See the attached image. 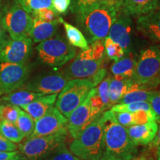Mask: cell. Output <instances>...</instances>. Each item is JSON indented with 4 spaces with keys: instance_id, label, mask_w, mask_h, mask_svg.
Wrapping results in <instances>:
<instances>
[{
    "instance_id": "cell-18",
    "label": "cell",
    "mask_w": 160,
    "mask_h": 160,
    "mask_svg": "<svg viewBox=\"0 0 160 160\" xmlns=\"http://www.w3.org/2000/svg\"><path fill=\"white\" fill-rule=\"evenodd\" d=\"M159 0H117L119 13L130 16L146 14L157 8Z\"/></svg>"
},
{
    "instance_id": "cell-21",
    "label": "cell",
    "mask_w": 160,
    "mask_h": 160,
    "mask_svg": "<svg viewBox=\"0 0 160 160\" xmlns=\"http://www.w3.org/2000/svg\"><path fill=\"white\" fill-rule=\"evenodd\" d=\"M132 82V79H125L120 76H114L112 78L109 86V108L128 93Z\"/></svg>"
},
{
    "instance_id": "cell-40",
    "label": "cell",
    "mask_w": 160,
    "mask_h": 160,
    "mask_svg": "<svg viewBox=\"0 0 160 160\" xmlns=\"http://www.w3.org/2000/svg\"><path fill=\"white\" fill-rule=\"evenodd\" d=\"M17 149V145L10 141L0 133V151H14Z\"/></svg>"
},
{
    "instance_id": "cell-34",
    "label": "cell",
    "mask_w": 160,
    "mask_h": 160,
    "mask_svg": "<svg viewBox=\"0 0 160 160\" xmlns=\"http://www.w3.org/2000/svg\"><path fill=\"white\" fill-rule=\"evenodd\" d=\"M111 79V76H108V77L105 78L99 85L96 86L98 95L101 98L103 102L104 111L109 108V86Z\"/></svg>"
},
{
    "instance_id": "cell-5",
    "label": "cell",
    "mask_w": 160,
    "mask_h": 160,
    "mask_svg": "<svg viewBox=\"0 0 160 160\" xmlns=\"http://www.w3.org/2000/svg\"><path fill=\"white\" fill-rule=\"evenodd\" d=\"M93 88L94 85L89 79L69 80L56 100V108L68 119L72 112L83 102Z\"/></svg>"
},
{
    "instance_id": "cell-16",
    "label": "cell",
    "mask_w": 160,
    "mask_h": 160,
    "mask_svg": "<svg viewBox=\"0 0 160 160\" xmlns=\"http://www.w3.org/2000/svg\"><path fill=\"white\" fill-rule=\"evenodd\" d=\"M137 29L142 34L160 43V10L158 8L138 17Z\"/></svg>"
},
{
    "instance_id": "cell-39",
    "label": "cell",
    "mask_w": 160,
    "mask_h": 160,
    "mask_svg": "<svg viewBox=\"0 0 160 160\" xmlns=\"http://www.w3.org/2000/svg\"><path fill=\"white\" fill-rule=\"evenodd\" d=\"M149 102L156 114V120L160 122V89L155 91Z\"/></svg>"
},
{
    "instance_id": "cell-27",
    "label": "cell",
    "mask_w": 160,
    "mask_h": 160,
    "mask_svg": "<svg viewBox=\"0 0 160 160\" xmlns=\"http://www.w3.org/2000/svg\"><path fill=\"white\" fill-rule=\"evenodd\" d=\"M0 133L5 138L14 143L22 141L25 136L14 123L7 121H0Z\"/></svg>"
},
{
    "instance_id": "cell-3",
    "label": "cell",
    "mask_w": 160,
    "mask_h": 160,
    "mask_svg": "<svg viewBox=\"0 0 160 160\" xmlns=\"http://www.w3.org/2000/svg\"><path fill=\"white\" fill-rule=\"evenodd\" d=\"M69 150L82 160H99L104 153L102 113H99L69 145Z\"/></svg>"
},
{
    "instance_id": "cell-10",
    "label": "cell",
    "mask_w": 160,
    "mask_h": 160,
    "mask_svg": "<svg viewBox=\"0 0 160 160\" xmlns=\"http://www.w3.org/2000/svg\"><path fill=\"white\" fill-rule=\"evenodd\" d=\"M33 41L29 37L8 39L0 49V62L16 64L26 63L32 53Z\"/></svg>"
},
{
    "instance_id": "cell-9",
    "label": "cell",
    "mask_w": 160,
    "mask_h": 160,
    "mask_svg": "<svg viewBox=\"0 0 160 160\" xmlns=\"http://www.w3.org/2000/svg\"><path fill=\"white\" fill-rule=\"evenodd\" d=\"M29 73L30 67L26 63H0V96L22 88Z\"/></svg>"
},
{
    "instance_id": "cell-23",
    "label": "cell",
    "mask_w": 160,
    "mask_h": 160,
    "mask_svg": "<svg viewBox=\"0 0 160 160\" xmlns=\"http://www.w3.org/2000/svg\"><path fill=\"white\" fill-rule=\"evenodd\" d=\"M60 23L63 25L68 42L72 46L79 48L82 50L87 49L88 48V42L87 39L79 28L72 25L71 24L66 22L61 17H60Z\"/></svg>"
},
{
    "instance_id": "cell-28",
    "label": "cell",
    "mask_w": 160,
    "mask_h": 160,
    "mask_svg": "<svg viewBox=\"0 0 160 160\" xmlns=\"http://www.w3.org/2000/svg\"><path fill=\"white\" fill-rule=\"evenodd\" d=\"M34 120L27 112L20 109L19 117L15 125L21 131L25 137H29L33 132L35 127Z\"/></svg>"
},
{
    "instance_id": "cell-31",
    "label": "cell",
    "mask_w": 160,
    "mask_h": 160,
    "mask_svg": "<svg viewBox=\"0 0 160 160\" xmlns=\"http://www.w3.org/2000/svg\"><path fill=\"white\" fill-rule=\"evenodd\" d=\"M111 111L116 112H135L139 110H144L148 112H154L152 109L151 105L148 102H139L128 104H117L111 107Z\"/></svg>"
},
{
    "instance_id": "cell-46",
    "label": "cell",
    "mask_w": 160,
    "mask_h": 160,
    "mask_svg": "<svg viewBox=\"0 0 160 160\" xmlns=\"http://www.w3.org/2000/svg\"><path fill=\"white\" fill-rule=\"evenodd\" d=\"M8 160H28V158L26 157L23 153H22L21 152L19 151L17 154L13 156V157L11 158V159H9Z\"/></svg>"
},
{
    "instance_id": "cell-6",
    "label": "cell",
    "mask_w": 160,
    "mask_h": 160,
    "mask_svg": "<svg viewBox=\"0 0 160 160\" xmlns=\"http://www.w3.org/2000/svg\"><path fill=\"white\" fill-rule=\"evenodd\" d=\"M68 129L53 134L28 138L19 144V148L28 160H43L56 148L65 144Z\"/></svg>"
},
{
    "instance_id": "cell-7",
    "label": "cell",
    "mask_w": 160,
    "mask_h": 160,
    "mask_svg": "<svg viewBox=\"0 0 160 160\" xmlns=\"http://www.w3.org/2000/svg\"><path fill=\"white\" fill-rule=\"evenodd\" d=\"M0 21L10 37L17 39L28 37L33 17L15 0L10 5H6Z\"/></svg>"
},
{
    "instance_id": "cell-38",
    "label": "cell",
    "mask_w": 160,
    "mask_h": 160,
    "mask_svg": "<svg viewBox=\"0 0 160 160\" xmlns=\"http://www.w3.org/2000/svg\"><path fill=\"white\" fill-rule=\"evenodd\" d=\"M71 0H52V9L58 14H63L68 11L71 6Z\"/></svg>"
},
{
    "instance_id": "cell-45",
    "label": "cell",
    "mask_w": 160,
    "mask_h": 160,
    "mask_svg": "<svg viewBox=\"0 0 160 160\" xmlns=\"http://www.w3.org/2000/svg\"><path fill=\"white\" fill-rule=\"evenodd\" d=\"M99 160H122L119 158H118L115 156L111 154V153H108V152L104 151L102 156L101 158Z\"/></svg>"
},
{
    "instance_id": "cell-49",
    "label": "cell",
    "mask_w": 160,
    "mask_h": 160,
    "mask_svg": "<svg viewBox=\"0 0 160 160\" xmlns=\"http://www.w3.org/2000/svg\"><path fill=\"white\" fill-rule=\"evenodd\" d=\"M156 148H157V160H160V140L158 142Z\"/></svg>"
},
{
    "instance_id": "cell-44",
    "label": "cell",
    "mask_w": 160,
    "mask_h": 160,
    "mask_svg": "<svg viewBox=\"0 0 160 160\" xmlns=\"http://www.w3.org/2000/svg\"><path fill=\"white\" fill-rule=\"evenodd\" d=\"M19 151H0V160H8L17 154Z\"/></svg>"
},
{
    "instance_id": "cell-14",
    "label": "cell",
    "mask_w": 160,
    "mask_h": 160,
    "mask_svg": "<svg viewBox=\"0 0 160 160\" xmlns=\"http://www.w3.org/2000/svg\"><path fill=\"white\" fill-rule=\"evenodd\" d=\"M95 118L91 114L90 97L88 95L83 102L78 106L68 118V132H69L72 138L75 139Z\"/></svg>"
},
{
    "instance_id": "cell-11",
    "label": "cell",
    "mask_w": 160,
    "mask_h": 160,
    "mask_svg": "<svg viewBox=\"0 0 160 160\" xmlns=\"http://www.w3.org/2000/svg\"><path fill=\"white\" fill-rule=\"evenodd\" d=\"M68 81L64 72H53L33 78L26 84L25 88L44 95L54 94L61 91Z\"/></svg>"
},
{
    "instance_id": "cell-51",
    "label": "cell",
    "mask_w": 160,
    "mask_h": 160,
    "mask_svg": "<svg viewBox=\"0 0 160 160\" xmlns=\"http://www.w3.org/2000/svg\"><path fill=\"white\" fill-rule=\"evenodd\" d=\"M157 8L160 10V1H159V3H158V6H157Z\"/></svg>"
},
{
    "instance_id": "cell-17",
    "label": "cell",
    "mask_w": 160,
    "mask_h": 160,
    "mask_svg": "<svg viewBox=\"0 0 160 160\" xmlns=\"http://www.w3.org/2000/svg\"><path fill=\"white\" fill-rule=\"evenodd\" d=\"M159 125L157 121H152L142 125H135L128 127V137L136 145H147L153 141L157 134Z\"/></svg>"
},
{
    "instance_id": "cell-20",
    "label": "cell",
    "mask_w": 160,
    "mask_h": 160,
    "mask_svg": "<svg viewBox=\"0 0 160 160\" xmlns=\"http://www.w3.org/2000/svg\"><path fill=\"white\" fill-rule=\"evenodd\" d=\"M57 98V93L42 95L38 97L28 105H24L22 108L27 112L35 122L45 114L46 112L53 107Z\"/></svg>"
},
{
    "instance_id": "cell-33",
    "label": "cell",
    "mask_w": 160,
    "mask_h": 160,
    "mask_svg": "<svg viewBox=\"0 0 160 160\" xmlns=\"http://www.w3.org/2000/svg\"><path fill=\"white\" fill-rule=\"evenodd\" d=\"M26 11L31 13L36 10L49 8H52V0H16Z\"/></svg>"
},
{
    "instance_id": "cell-47",
    "label": "cell",
    "mask_w": 160,
    "mask_h": 160,
    "mask_svg": "<svg viewBox=\"0 0 160 160\" xmlns=\"http://www.w3.org/2000/svg\"><path fill=\"white\" fill-rule=\"evenodd\" d=\"M6 5L5 2H4V0H0V19H1L2 17Z\"/></svg>"
},
{
    "instance_id": "cell-2",
    "label": "cell",
    "mask_w": 160,
    "mask_h": 160,
    "mask_svg": "<svg viewBox=\"0 0 160 160\" xmlns=\"http://www.w3.org/2000/svg\"><path fill=\"white\" fill-rule=\"evenodd\" d=\"M102 127L104 151L122 160L135 158L137 146L129 138L127 128L117 121L111 110L102 113Z\"/></svg>"
},
{
    "instance_id": "cell-43",
    "label": "cell",
    "mask_w": 160,
    "mask_h": 160,
    "mask_svg": "<svg viewBox=\"0 0 160 160\" xmlns=\"http://www.w3.org/2000/svg\"><path fill=\"white\" fill-rule=\"evenodd\" d=\"M9 38L8 37L6 31L3 28L2 25L1 21H0V49H1V48L2 47L4 44L6 42V41Z\"/></svg>"
},
{
    "instance_id": "cell-13",
    "label": "cell",
    "mask_w": 160,
    "mask_h": 160,
    "mask_svg": "<svg viewBox=\"0 0 160 160\" xmlns=\"http://www.w3.org/2000/svg\"><path fill=\"white\" fill-rule=\"evenodd\" d=\"M105 59H83L77 57L67 66L64 73L69 80L74 79H90L104 67Z\"/></svg>"
},
{
    "instance_id": "cell-4",
    "label": "cell",
    "mask_w": 160,
    "mask_h": 160,
    "mask_svg": "<svg viewBox=\"0 0 160 160\" xmlns=\"http://www.w3.org/2000/svg\"><path fill=\"white\" fill-rule=\"evenodd\" d=\"M36 49L39 61L53 68L62 67L77 54L75 48L62 37H53L39 42Z\"/></svg>"
},
{
    "instance_id": "cell-25",
    "label": "cell",
    "mask_w": 160,
    "mask_h": 160,
    "mask_svg": "<svg viewBox=\"0 0 160 160\" xmlns=\"http://www.w3.org/2000/svg\"><path fill=\"white\" fill-rule=\"evenodd\" d=\"M105 56V44L103 39H98L91 42V46L87 49L80 52L78 58L83 59L99 60L104 58Z\"/></svg>"
},
{
    "instance_id": "cell-48",
    "label": "cell",
    "mask_w": 160,
    "mask_h": 160,
    "mask_svg": "<svg viewBox=\"0 0 160 160\" xmlns=\"http://www.w3.org/2000/svg\"><path fill=\"white\" fill-rule=\"evenodd\" d=\"M160 84V73L157 76V77L156 78V79L153 80V82L151 83V86L153 88H154L157 87V86H158Z\"/></svg>"
},
{
    "instance_id": "cell-19",
    "label": "cell",
    "mask_w": 160,
    "mask_h": 160,
    "mask_svg": "<svg viewBox=\"0 0 160 160\" xmlns=\"http://www.w3.org/2000/svg\"><path fill=\"white\" fill-rule=\"evenodd\" d=\"M59 23L60 17L52 22H45L33 18V24L28 37L35 43L51 39L57 33Z\"/></svg>"
},
{
    "instance_id": "cell-32",
    "label": "cell",
    "mask_w": 160,
    "mask_h": 160,
    "mask_svg": "<svg viewBox=\"0 0 160 160\" xmlns=\"http://www.w3.org/2000/svg\"><path fill=\"white\" fill-rule=\"evenodd\" d=\"M43 160H81L79 158L72 153L70 150L66 147L65 144H63L57 148H56L52 153L45 158Z\"/></svg>"
},
{
    "instance_id": "cell-36",
    "label": "cell",
    "mask_w": 160,
    "mask_h": 160,
    "mask_svg": "<svg viewBox=\"0 0 160 160\" xmlns=\"http://www.w3.org/2000/svg\"><path fill=\"white\" fill-rule=\"evenodd\" d=\"M31 15L33 19H38L45 22H52L59 17L57 12L49 8H43L36 10L32 12Z\"/></svg>"
},
{
    "instance_id": "cell-22",
    "label": "cell",
    "mask_w": 160,
    "mask_h": 160,
    "mask_svg": "<svg viewBox=\"0 0 160 160\" xmlns=\"http://www.w3.org/2000/svg\"><path fill=\"white\" fill-rule=\"evenodd\" d=\"M42 95H44L42 93H36V92L28 91L25 88H19L4 96L1 100L4 102L22 108V106L28 105Z\"/></svg>"
},
{
    "instance_id": "cell-12",
    "label": "cell",
    "mask_w": 160,
    "mask_h": 160,
    "mask_svg": "<svg viewBox=\"0 0 160 160\" xmlns=\"http://www.w3.org/2000/svg\"><path fill=\"white\" fill-rule=\"evenodd\" d=\"M68 119L55 107H51L43 117L36 122L34 130L28 138L44 137L68 129Z\"/></svg>"
},
{
    "instance_id": "cell-35",
    "label": "cell",
    "mask_w": 160,
    "mask_h": 160,
    "mask_svg": "<svg viewBox=\"0 0 160 160\" xmlns=\"http://www.w3.org/2000/svg\"><path fill=\"white\" fill-rule=\"evenodd\" d=\"M90 97V105H91V114L96 117L99 113L104 112V105L101 98L98 95L97 88L94 87L88 93Z\"/></svg>"
},
{
    "instance_id": "cell-30",
    "label": "cell",
    "mask_w": 160,
    "mask_h": 160,
    "mask_svg": "<svg viewBox=\"0 0 160 160\" xmlns=\"http://www.w3.org/2000/svg\"><path fill=\"white\" fill-rule=\"evenodd\" d=\"M19 111L20 108L18 106L4 102L0 100V121H7L15 124Z\"/></svg>"
},
{
    "instance_id": "cell-24",
    "label": "cell",
    "mask_w": 160,
    "mask_h": 160,
    "mask_svg": "<svg viewBox=\"0 0 160 160\" xmlns=\"http://www.w3.org/2000/svg\"><path fill=\"white\" fill-rule=\"evenodd\" d=\"M137 62L132 57H124L115 62L111 66V71L113 76H120L125 79H132L134 75Z\"/></svg>"
},
{
    "instance_id": "cell-37",
    "label": "cell",
    "mask_w": 160,
    "mask_h": 160,
    "mask_svg": "<svg viewBox=\"0 0 160 160\" xmlns=\"http://www.w3.org/2000/svg\"><path fill=\"white\" fill-rule=\"evenodd\" d=\"M113 113L118 122L124 127L128 128L136 125L134 112L113 111Z\"/></svg>"
},
{
    "instance_id": "cell-1",
    "label": "cell",
    "mask_w": 160,
    "mask_h": 160,
    "mask_svg": "<svg viewBox=\"0 0 160 160\" xmlns=\"http://www.w3.org/2000/svg\"><path fill=\"white\" fill-rule=\"evenodd\" d=\"M77 25L87 37L88 42L104 39L119 13L117 0H102L76 12Z\"/></svg>"
},
{
    "instance_id": "cell-41",
    "label": "cell",
    "mask_w": 160,
    "mask_h": 160,
    "mask_svg": "<svg viewBox=\"0 0 160 160\" xmlns=\"http://www.w3.org/2000/svg\"><path fill=\"white\" fill-rule=\"evenodd\" d=\"M102 0H73V10L77 12Z\"/></svg>"
},
{
    "instance_id": "cell-50",
    "label": "cell",
    "mask_w": 160,
    "mask_h": 160,
    "mask_svg": "<svg viewBox=\"0 0 160 160\" xmlns=\"http://www.w3.org/2000/svg\"><path fill=\"white\" fill-rule=\"evenodd\" d=\"M131 160H151L149 158H148L145 156H140V157H137L136 158H133Z\"/></svg>"
},
{
    "instance_id": "cell-29",
    "label": "cell",
    "mask_w": 160,
    "mask_h": 160,
    "mask_svg": "<svg viewBox=\"0 0 160 160\" xmlns=\"http://www.w3.org/2000/svg\"><path fill=\"white\" fill-rule=\"evenodd\" d=\"M104 44H105V53L109 59L117 62L125 56V53L122 48L119 44L113 41L109 37L105 38Z\"/></svg>"
},
{
    "instance_id": "cell-8",
    "label": "cell",
    "mask_w": 160,
    "mask_h": 160,
    "mask_svg": "<svg viewBox=\"0 0 160 160\" xmlns=\"http://www.w3.org/2000/svg\"><path fill=\"white\" fill-rule=\"evenodd\" d=\"M160 73V45H153L140 53L132 80L153 89L151 83Z\"/></svg>"
},
{
    "instance_id": "cell-26",
    "label": "cell",
    "mask_w": 160,
    "mask_h": 160,
    "mask_svg": "<svg viewBox=\"0 0 160 160\" xmlns=\"http://www.w3.org/2000/svg\"><path fill=\"white\" fill-rule=\"evenodd\" d=\"M155 91L149 89H139L125 93L121 99L118 100L117 104H128L139 102H150Z\"/></svg>"
},
{
    "instance_id": "cell-15",
    "label": "cell",
    "mask_w": 160,
    "mask_h": 160,
    "mask_svg": "<svg viewBox=\"0 0 160 160\" xmlns=\"http://www.w3.org/2000/svg\"><path fill=\"white\" fill-rule=\"evenodd\" d=\"M132 20L130 16L118 13L110 29L108 37L122 48L125 53H130L131 43Z\"/></svg>"
},
{
    "instance_id": "cell-42",
    "label": "cell",
    "mask_w": 160,
    "mask_h": 160,
    "mask_svg": "<svg viewBox=\"0 0 160 160\" xmlns=\"http://www.w3.org/2000/svg\"><path fill=\"white\" fill-rule=\"evenodd\" d=\"M106 74H107V71H106V69L103 67L100 70H99V71H98L89 80H91L92 82H93V85H94V87H96V86H97L102 81V79L105 77Z\"/></svg>"
}]
</instances>
